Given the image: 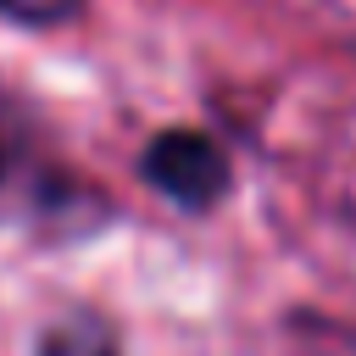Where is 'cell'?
Returning <instances> with one entry per match:
<instances>
[{
	"label": "cell",
	"mask_w": 356,
	"mask_h": 356,
	"mask_svg": "<svg viewBox=\"0 0 356 356\" xmlns=\"http://www.w3.org/2000/svg\"><path fill=\"white\" fill-rule=\"evenodd\" d=\"M139 172H145L150 189H161L184 211L217 206L228 195V184H234L228 150L211 134H200V128H167V134H156L145 145V156H139Z\"/></svg>",
	"instance_id": "6da1fadb"
},
{
	"label": "cell",
	"mask_w": 356,
	"mask_h": 356,
	"mask_svg": "<svg viewBox=\"0 0 356 356\" xmlns=\"http://www.w3.org/2000/svg\"><path fill=\"white\" fill-rule=\"evenodd\" d=\"M39 356H117V339L95 317H67L39 339Z\"/></svg>",
	"instance_id": "7a4b0ae2"
},
{
	"label": "cell",
	"mask_w": 356,
	"mask_h": 356,
	"mask_svg": "<svg viewBox=\"0 0 356 356\" xmlns=\"http://www.w3.org/2000/svg\"><path fill=\"white\" fill-rule=\"evenodd\" d=\"M89 0H0V17L6 22H28V28H44V22H67L78 17Z\"/></svg>",
	"instance_id": "3957f363"
}]
</instances>
